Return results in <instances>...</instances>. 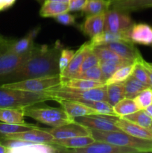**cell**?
<instances>
[{
  "mask_svg": "<svg viewBox=\"0 0 152 153\" xmlns=\"http://www.w3.org/2000/svg\"><path fill=\"white\" fill-rule=\"evenodd\" d=\"M63 49V45L60 41H57L51 47L47 45L35 46L31 58L11 73L4 80V84L60 75L58 61Z\"/></svg>",
  "mask_w": 152,
  "mask_h": 153,
  "instance_id": "obj_1",
  "label": "cell"
},
{
  "mask_svg": "<svg viewBox=\"0 0 152 153\" xmlns=\"http://www.w3.org/2000/svg\"><path fill=\"white\" fill-rule=\"evenodd\" d=\"M52 100L46 92H31L0 85V108H26Z\"/></svg>",
  "mask_w": 152,
  "mask_h": 153,
  "instance_id": "obj_2",
  "label": "cell"
},
{
  "mask_svg": "<svg viewBox=\"0 0 152 153\" xmlns=\"http://www.w3.org/2000/svg\"><path fill=\"white\" fill-rule=\"evenodd\" d=\"M90 131L91 135L95 140L133 148L139 152H152V140L134 137L123 131H101L95 129H90Z\"/></svg>",
  "mask_w": 152,
  "mask_h": 153,
  "instance_id": "obj_3",
  "label": "cell"
},
{
  "mask_svg": "<svg viewBox=\"0 0 152 153\" xmlns=\"http://www.w3.org/2000/svg\"><path fill=\"white\" fill-rule=\"evenodd\" d=\"M45 92L50 96L52 100H66L79 102L81 100H95V101H107V85L90 89H77L66 87L58 86L46 91Z\"/></svg>",
  "mask_w": 152,
  "mask_h": 153,
  "instance_id": "obj_4",
  "label": "cell"
},
{
  "mask_svg": "<svg viewBox=\"0 0 152 153\" xmlns=\"http://www.w3.org/2000/svg\"><path fill=\"white\" fill-rule=\"evenodd\" d=\"M23 111L25 117H31L37 122L52 127L61 126L73 121L62 108H60L49 106L37 107L32 105L24 108Z\"/></svg>",
  "mask_w": 152,
  "mask_h": 153,
  "instance_id": "obj_5",
  "label": "cell"
},
{
  "mask_svg": "<svg viewBox=\"0 0 152 153\" xmlns=\"http://www.w3.org/2000/svg\"><path fill=\"white\" fill-rule=\"evenodd\" d=\"M4 40L5 39L2 37L0 39V85H3L4 80L11 73L31 58L34 50L33 49L31 52L23 55L13 53L7 49Z\"/></svg>",
  "mask_w": 152,
  "mask_h": 153,
  "instance_id": "obj_6",
  "label": "cell"
},
{
  "mask_svg": "<svg viewBox=\"0 0 152 153\" xmlns=\"http://www.w3.org/2000/svg\"><path fill=\"white\" fill-rule=\"evenodd\" d=\"M61 77L60 75L54 76L33 78L12 83L3 84L1 86L31 92H44L61 85Z\"/></svg>",
  "mask_w": 152,
  "mask_h": 153,
  "instance_id": "obj_7",
  "label": "cell"
},
{
  "mask_svg": "<svg viewBox=\"0 0 152 153\" xmlns=\"http://www.w3.org/2000/svg\"><path fill=\"white\" fill-rule=\"evenodd\" d=\"M120 117L108 114H92L77 117L73 119L76 123L81 124L90 129L101 131H122L116 125V121Z\"/></svg>",
  "mask_w": 152,
  "mask_h": 153,
  "instance_id": "obj_8",
  "label": "cell"
},
{
  "mask_svg": "<svg viewBox=\"0 0 152 153\" xmlns=\"http://www.w3.org/2000/svg\"><path fill=\"white\" fill-rule=\"evenodd\" d=\"M134 24L128 12L109 8L104 14V31L122 32L131 28Z\"/></svg>",
  "mask_w": 152,
  "mask_h": 153,
  "instance_id": "obj_9",
  "label": "cell"
},
{
  "mask_svg": "<svg viewBox=\"0 0 152 153\" xmlns=\"http://www.w3.org/2000/svg\"><path fill=\"white\" fill-rule=\"evenodd\" d=\"M66 152L75 153H137L138 150L133 148L116 146L107 142L95 140L91 144L76 149H68Z\"/></svg>",
  "mask_w": 152,
  "mask_h": 153,
  "instance_id": "obj_10",
  "label": "cell"
},
{
  "mask_svg": "<svg viewBox=\"0 0 152 153\" xmlns=\"http://www.w3.org/2000/svg\"><path fill=\"white\" fill-rule=\"evenodd\" d=\"M45 131L50 133L55 139H63L77 136L91 135V131L89 128L75 122L74 120L68 124L52 128H43Z\"/></svg>",
  "mask_w": 152,
  "mask_h": 153,
  "instance_id": "obj_11",
  "label": "cell"
},
{
  "mask_svg": "<svg viewBox=\"0 0 152 153\" xmlns=\"http://www.w3.org/2000/svg\"><path fill=\"white\" fill-rule=\"evenodd\" d=\"M40 28L37 27L31 31L26 34L24 37L19 39V40H7L5 39V45L7 46V49L13 53L19 54V55H23L28 52H31L34 46V40L37 37V34L40 32Z\"/></svg>",
  "mask_w": 152,
  "mask_h": 153,
  "instance_id": "obj_12",
  "label": "cell"
},
{
  "mask_svg": "<svg viewBox=\"0 0 152 153\" xmlns=\"http://www.w3.org/2000/svg\"><path fill=\"white\" fill-rule=\"evenodd\" d=\"M0 136L7 137V138L19 139V140H25L29 143H50L54 140V137L50 133L45 131L43 128H40V127L32 128L28 131Z\"/></svg>",
  "mask_w": 152,
  "mask_h": 153,
  "instance_id": "obj_13",
  "label": "cell"
},
{
  "mask_svg": "<svg viewBox=\"0 0 152 153\" xmlns=\"http://www.w3.org/2000/svg\"><path fill=\"white\" fill-rule=\"evenodd\" d=\"M92 49V46L89 41L83 43L77 51H75L72 59L69 62L66 68L60 74L61 77L75 79L80 73V67L86 54Z\"/></svg>",
  "mask_w": 152,
  "mask_h": 153,
  "instance_id": "obj_14",
  "label": "cell"
},
{
  "mask_svg": "<svg viewBox=\"0 0 152 153\" xmlns=\"http://www.w3.org/2000/svg\"><path fill=\"white\" fill-rule=\"evenodd\" d=\"M132 43L143 46L152 45V26L147 23H134L128 31Z\"/></svg>",
  "mask_w": 152,
  "mask_h": 153,
  "instance_id": "obj_15",
  "label": "cell"
},
{
  "mask_svg": "<svg viewBox=\"0 0 152 153\" xmlns=\"http://www.w3.org/2000/svg\"><path fill=\"white\" fill-rule=\"evenodd\" d=\"M101 46H106L122 58L131 61H136V60L142 55L132 42L115 41Z\"/></svg>",
  "mask_w": 152,
  "mask_h": 153,
  "instance_id": "obj_16",
  "label": "cell"
},
{
  "mask_svg": "<svg viewBox=\"0 0 152 153\" xmlns=\"http://www.w3.org/2000/svg\"><path fill=\"white\" fill-rule=\"evenodd\" d=\"M61 108L66 112L68 116L71 119L77 117L86 116V115L98 114V112L95 111L91 108L88 107L86 105L76 101H71L66 100H56Z\"/></svg>",
  "mask_w": 152,
  "mask_h": 153,
  "instance_id": "obj_17",
  "label": "cell"
},
{
  "mask_svg": "<svg viewBox=\"0 0 152 153\" xmlns=\"http://www.w3.org/2000/svg\"><path fill=\"white\" fill-rule=\"evenodd\" d=\"M104 14L105 13L87 16L84 22L80 25V28L82 32L90 38L101 34L104 31Z\"/></svg>",
  "mask_w": 152,
  "mask_h": 153,
  "instance_id": "obj_18",
  "label": "cell"
},
{
  "mask_svg": "<svg viewBox=\"0 0 152 153\" xmlns=\"http://www.w3.org/2000/svg\"><path fill=\"white\" fill-rule=\"evenodd\" d=\"M116 125L119 127L122 131L134 137L152 140V129L151 128L139 126L123 117H119L116 121Z\"/></svg>",
  "mask_w": 152,
  "mask_h": 153,
  "instance_id": "obj_19",
  "label": "cell"
},
{
  "mask_svg": "<svg viewBox=\"0 0 152 153\" xmlns=\"http://www.w3.org/2000/svg\"><path fill=\"white\" fill-rule=\"evenodd\" d=\"M66 152L65 148L51 143H31L25 146L9 149L8 153H55Z\"/></svg>",
  "mask_w": 152,
  "mask_h": 153,
  "instance_id": "obj_20",
  "label": "cell"
},
{
  "mask_svg": "<svg viewBox=\"0 0 152 153\" xmlns=\"http://www.w3.org/2000/svg\"><path fill=\"white\" fill-rule=\"evenodd\" d=\"M110 8L125 12L152 7V0H110Z\"/></svg>",
  "mask_w": 152,
  "mask_h": 153,
  "instance_id": "obj_21",
  "label": "cell"
},
{
  "mask_svg": "<svg viewBox=\"0 0 152 153\" xmlns=\"http://www.w3.org/2000/svg\"><path fill=\"white\" fill-rule=\"evenodd\" d=\"M128 31H129V28L122 32L118 33L104 31L101 34H98V35L92 37L89 43L92 48L94 46H101V45L107 44V43L115 41L131 42L128 36Z\"/></svg>",
  "mask_w": 152,
  "mask_h": 153,
  "instance_id": "obj_22",
  "label": "cell"
},
{
  "mask_svg": "<svg viewBox=\"0 0 152 153\" xmlns=\"http://www.w3.org/2000/svg\"><path fill=\"white\" fill-rule=\"evenodd\" d=\"M95 138L92 135L77 136V137H69L63 139H55L51 142V144L56 145L62 148L68 149H76L86 146L95 141Z\"/></svg>",
  "mask_w": 152,
  "mask_h": 153,
  "instance_id": "obj_23",
  "label": "cell"
},
{
  "mask_svg": "<svg viewBox=\"0 0 152 153\" xmlns=\"http://www.w3.org/2000/svg\"><path fill=\"white\" fill-rule=\"evenodd\" d=\"M22 108H0V121L8 123L25 124V114Z\"/></svg>",
  "mask_w": 152,
  "mask_h": 153,
  "instance_id": "obj_24",
  "label": "cell"
},
{
  "mask_svg": "<svg viewBox=\"0 0 152 153\" xmlns=\"http://www.w3.org/2000/svg\"><path fill=\"white\" fill-rule=\"evenodd\" d=\"M68 3L58 2L46 0L43 2L40 10V15L42 17H55L63 13L69 12Z\"/></svg>",
  "mask_w": 152,
  "mask_h": 153,
  "instance_id": "obj_25",
  "label": "cell"
},
{
  "mask_svg": "<svg viewBox=\"0 0 152 153\" xmlns=\"http://www.w3.org/2000/svg\"><path fill=\"white\" fill-rule=\"evenodd\" d=\"M92 50L98 57L99 63L104 62V61H116V62L125 63L126 64H131L135 62L122 58L116 52L104 46H94L92 48Z\"/></svg>",
  "mask_w": 152,
  "mask_h": 153,
  "instance_id": "obj_26",
  "label": "cell"
},
{
  "mask_svg": "<svg viewBox=\"0 0 152 153\" xmlns=\"http://www.w3.org/2000/svg\"><path fill=\"white\" fill-rule=\"evenodd\" d=\"M106 84L101 82L87 80L83 79H69V78L61 77V86L77 89H90V88H99L104 86Z\"/></svg>",
  "mask_w": 152,
  "mask_h": 153,
  "instance_id": "obj_27",
  "label": "cell"
},
{
  "mask_svg": "<svg viewBox=\"0 0 152 153\" xmlns=\"http://www.w3.org/2000/svg\"><path fill=\"white\" fill-rule=\"evenodd\" d=\"M110 6V0H86L84 7L81 10L83 14L87 16L105 13Z\"/></svg>",
  "mask_w": 152,
  "mask_h": 153,
  "instance_id": "obj_28",
  "label": "cell"
},
{
  "mask_svg": "<svg viewBox=\"0 0 152 153\" xmlns=\"http://www.w3.org/2000/svg\"><path fill=\"white\" fill-rule=\"evenodd\" d=\"M106 85H107V102L113 107L116 103L125 98V91L123 82L113 83Z\"/></svg>",
  "mask_w": 152,
  "mask_h": 153,
  "instance_id": "obj_29",
  "label": "cell"
},
{
  "mask_svg": "<svg viewBox=\"0 0 152 153\" xmlns=\"http://www.w3.org/2000/svg\"><path fill=\"white\" fill-rule=\"evenodd\" d=\"M123 84L124 87H125V97L130 99H134L141 91H142L145 88H148L133 76H130L123 82Z\"/></svg>",
  "mask_w": 152,
  "mask_h": 153,
  "instance_id": "obj_30",
  "label": "cell"
},
{
  "mask_svg": "<svg viewBox=\"0 0 152 153\" xmlns=\"http://www.w3.org/2000/svg\"><path fill=\"white\" fill-rule=\"evenodd\" d=\"M113 110L117 116L122 117L139 111L138 106L134 102V99L124 98L113 106Z\"/></svg>",
  "mask_w": 152,
  "mask_h": 153,
  "instance_id": "obj_31",
  "label": "cell"
},
{
  "mask_svg": "<svg viewBox=\"0 0 152 153\" xmlns=\"http://www.w3.org/2000/svg\"><path fill=\"white\" fill-rule=\"evenodd\" d=\"M136 65V61L131 64L123 66L120 67L118 70H116L107 81L106 85H110L113 83H122L124 82L130 76L132 75L134 69Z\"/></svg>",
  "mask_w": 152,
  "mask_h": 153,
  "instance_id": "obj_32",
  "label": "cell"
},
{
  "mask_svg": "<svg viewBox=\"0 0 152 153\" xmlns=\"http://www.w3.org/2000/svg\"><path fill=\"white\" fill-rule=\"evenodd\" d=\"M37 127L38 126H37L29 123L15 124L0 122V135H6V134L28 131V130L37 128Z\"/></svg>",
  "mask_w": 152,
  "mask_h": 153,
  "instance_id": "obj_33",
  "label": "cell"
},
{
  "mask_svg": "<svg viewBox=\"0 0 152 153\" xmlns=\"http://www.w3.org/2000/svg\"><path fill=\"white\" fill-rule=\"evenodd\" d=\"M83 104L86 105L88 107L91 108L98 114H108L117 116L115 114L113 107L107 101H95V100H81L79 101ZM119 117V116H118Z\"/></svg>",
  "mask_w": 152,
  "mask_h": 153,
  "instance_id": "obj_34",
  "label": "cell"
},
{
  "mask_svg": "<svg viewBox=\"0 0 152 153\" xmlns=\"http://www.w3.org/2000/svg\"><path fill=\"white\" fill-rule=\"evenodd\" d=\"M127 120H129L134 123L137 124L141 126L146 127V128H150L152 123V118L146 113L145 110H139L134 113L131 114L126 115L125 117H122Z\"/></svg>",
  "mask_w": 152,
  "mask_h": 153,
  "instance_id": "obj_35",
  "label": "cell"
},
{
  "mask_svg": "<svg viewBox=\"0 0 152 153\" xmlns=\"http://www.w3.org/2000/svg\"><path fill=\"white\" fill-rule=\"evenodd\" d=\"M75 79H83L87 80L95 81V82H101L105 83L106 81L103 76L102 71L99 64L95 67L89 68L82 73H79Z\"/></svg>",
  "mask_w": 152,
  "mask_h": 153,
  "instance_id": "obj_36",
  "label": "cell"
},
{
  "mask_svg": "<svg viewBox=\"0 0 152 153\" xmlns=\"http://www.w3.org/2000/svg\"><path fill=\"white\" fill-rule=\"evenodd\" d=\"M139 109L145 110L152 104V88H147L134 98Z\"/></svg>",
  "mask_w": 152,
  "mask_h": 153,
  "instance_id": "obj_37",
  "label": "cell"
},
{
  "mask_svg": "<svg viewBox=\"0 0 152 153\" xmlns=\"http://www.w3.org/2000/svg\"><path fill=\"white\" fill-rule=\"evenodd\" d=\"M99 65L102 71L103 76L105 81H107L120 67L128 65V64H125V63L116 62V61H104V62H100Z\"/></svg>",
  "mask_w": 152,
  "mask_h": 153,
  "instance_id": "obj_38",
  "label": "cell"
},
{
  "mask_svg": "<svg viewBox=\"0 0 152 153\" xmlns=\"http://www.w3.org/2000/svg\"><path fill=\"white\" fill-rule=\"evenodd\" d=\"M131 76L135 77L136 79H138L139 82H141L142 83L145 85L146 86H148V88H152L151 82L150 79H149L148 75L145 69V67H143L139 62H138V61H136L135 67H134V71H133Z\"/></svg>",
  "mask_w": 152,
  "mask_h": 153,
  "instance_id": "obj_39",
  "label": "cell"
},
{
  "mask_svg": "<svg viewBox=\"0 0 152 153\" xmlns=\"http://www.w3.org/2000/svg\"><path fill=\"white\" fill-rule=\"evenodd\" d=\"M75 53V51L72 50V49H63L61 50V55H60L59 57V61H58L60 73H61L66 68L71 60L72 59Z\"/></svg>",
  "mask_w": 152,
  "mask_h": 153,
  "instance_id": "obj_40",
  "label": "cell"
},
{
  "mask_svg": "<svg viewBox=\"0 0 152 153\" xmlns=\"http://www.w3.org/2000/svg\"><path fill=\"white\" fill-rule=\"evenodd\" d=\"M98 64H99V60H98L96 55H95V54L92 52V49H91V50L86 54V56H85L84 60H83L81 67H80V73L85 71V70H88V69L92 68V67H95V66L98 65Z\"/></svg>",
  "mask_w": 152,
  "mask_h": 153,
  "instance_id": "obj_41",
  "label": "cell"
},
{
  "mask_svg": "<svg viewBox=\"0 0 152 153\" xmlns=\"http://www.w3.org/2000/svg\"><path fill=\"white\" fill-rule=\"evenodd\" d=\"M55 19L60 24L64 25H75V16L70 14L68 12L63 13L61 14L55 16Z\"/></svg>",
  "mask_w": 152,
  "mask_h": 153,
  "instance_id": "obj_42",
  "label": "cell"
},
{
  "mask_svg": "<svg viewBox=\"0 0 152 153\" xmlns=\"http://www.w3.org/2000/svg\"><path fill=\"white\" fill-rule=\"evenodd\" d=\"M86 0H69V11H79L83 9L86 4Z\"/></svg>",
  "mask_w": 152,
  "mask_h": 153,
  "instance_id": "obj_43",
  "label": "cell"
},
{
  "mask_svg": "<svg viewBox=\"0 0 152 153\" xmlns=\"http://www.w3.org/2000/svg\"><path fill=\"white\" fill-rule=\"evenodd\" d=\"M136 61H138V62H139L140 64H141L142 65L145 67V69L148 75L149 79H150L151 82V85H152V66L151 65V63L147 62L145 60H144V58H142V55H140V56L139 57L137 60H136Z\"/></svg>",
  "mask_w": 152,
  "mask_h": 153,
  "instance_id": "obj_44",
  "label": "cell"
},
{
  "mask_svg": "<svg viewBox=\"0 0 152 153\" xmlns=\"http://www.w3.org/2000/svg\"><path fill=\"white\" fill-rule=\"evenodd\" d=\"M16 0H0V10H4L13 5Z\"/></svg>",
  "mask_w": 152,
  "mask_h": 153,
  "instance_id": "obj_45",
  "label": "cell"
},
{
  "mask_svg": "<svg viewBox=\"0 0 152 153\" xmlns=\"http://www.w3.org/2000/svg\"><path fill=\"white\" fill-rule=\"evenodd\" d=\"M0 153H8V148L0 143Z\"/></svg>",
  "mask_w": 152,
  "mask_h": 153,
  "instance_id": "obj_46",
  "label": "cell"
},
{
  "mask_svg": "<svg viewBox=\"0 0 152 153\" xmlns=\"http://www.w3.org/2000/svg\"><path fill=\"white\" fill-rule=\"evenodd\" d=\"M145 111L146 113H147L148 114L149 116L152 118V104L150 105L148 107L146 108L145 109Z\"/></svg>",
  "mask_w": 152,
  "mask_h": 153,
  "instance_id": "obj_47",
  "label": "cell"
},
{
  "mask_svg": "<svg viewBox=\"0 0 152 153\" xmlns=\"http://www.w3.org/2000/svg\"><path fill=\"white\" fill-rule=\"evenodd\" d=\"M49 1H58V2H63V3H69V0H49Z\"/></svg>",
  "mask_w": 152,
  "mask_h": 153,
  "instance_id": "obj_48",
  "label": "cell"
},
{
  "mask_svg": "<svg viewBox=\"0 0 152 153\" xmlns=\"http://www.w3.org/2000/svg\"><path fill=\"white\" fill-rule=\"evenodd\" d=\"M37 1H38L39 2H40V3H43L45 1H46V0H37Z\"/></svg>",
  "mask_w": 152,
  "mask_h": 153,
  "instance_id": "obj_49",
  "label": "cell"
},
{
  "mask_svg": "<svg viewBox=\"0 0 152 153\" xmlns=\"http://www.w3.org/2000/svg\"><path fill=\"white\" fill-rule=\"evenodd\" d=\"M150 128H151V129H152V123H151V126H150Z\"/></svg>",
  "mask_w": 152,
  "mask_h": 153,
  "instance_id": "obj_50",
  "label": "cell"
},
{
  "mask_svg": "<svg viewBox=\"0 0 152 153\" xmlns=\"http://www.w3.org/2000/svg\"><path fill=\"white\" fill-rule=\"evenodd\" d=\"M1 35H0V39H1Z\"/></svg>",
  "mask_w": 152,
  "mask_h": 153,
  "instance_id": "obj_51",
  "label": "cell"
},
{
  "mask_svg": "<svg viewBox=\"0 0 152 153\" xmlns=\"http://www.w3.org/2000/svg\"><path fill=\"white\" fill-rule=\"evenodd\" d=\"M151 66H152V63H151Z\"/></svg>",
  "mask_w": 152,
  "mask_h": 153,
  "instance_id": "obj_52",
  "label": "cell"
},
{
  "mask_svg": "<svg viewBox=\"0 0 152 153\" xmlns=\"http://www.w3.org/2000/svg\"><path fill=\"white\" fill-rule=\"evenodd\" d=\"M151 46H152V45H151Z\"/></svg>",
  "mask_w": 152,
  "mask_h": 153,
  "instance_id": "obj_53",
  "label": "cell"
}]
</instances>
